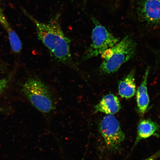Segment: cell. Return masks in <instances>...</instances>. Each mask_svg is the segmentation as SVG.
Returning <instances> with one entry per match:
<instances>
[{"instance_id":"cell-1","label":"cell","mask_w":160,"mask_h":160,"mask_svg":"<svg viewBox=\"0 0 160 160\" xmlns=\"http://www.w3.org/2000/svg\"><path fill=\"white\" fill-rule=\"evenodd\" d=\"M28 15L36 26L38 39L49 50L55 58L65 64H72L71 40L64 33L58 18L56 17L48 23H44Z\"/></svg>"},{"instance_id":"cell-2","label":"cell","mask_w":160,"mask_h":160,"mask_svg":"<svg viewBox=\"0 0 160 160\" xmlns=\"http://www.w3.org/2000/svg\"><path fill=\"white\" fill-rule=\"evenodd\" d=\"M137 44L131 36H127L101 55L102 62L100 71L104 74L115 72L121 65L134 56Z\"/></svg>"},{"instance_id":"cell-3","label":"cell","mask_w":160,"mask_h":160,"mask_svg":"<svg viewBox=\"0 0 160 160\" xmlns=\"http://www.w3.org/2000/svg\"><path fill=\"white\" fill-rule=\"evenodd\" d=\"M24 93L34 107L42 112L53 110L54 103L49 90L41 80L31 78L23 86Z\"/></svg>"},{"instance_id":"cell-4","label":"cell","mask_w":160,"mask_h":160,"mask_svg":"<svg viewBox=\"0 0 160 160\" xmlns=\"http://www.w3.org/2000/svg\"><path fill=\"white\" fill-rule=\"evenodd\" d=\"M94 27L92 32V43L84 56L88 59L102 55L104 52L113 47L119 41L118 39L110 32L97 20L93 19Z\"/></svg>"},{"instance_id":"cell-5","label":"cell","mask_w":160,"mask_h":160,"mask_svg":"<svg viewBox=\"0 0 160 160\" xmlns=\"http://www.w3.org/2000/svg\"><path fill=\"white\" fill-rule=\"evenodd\" d=\"M99 131L108 148L112 151L118 149L125 139L119 122L113 115H107L103 118Z\"/></svg>"},{"instance_id":"cell-6","label":"cell","mask_w":160,"mask_h":160,"mask_svg":"<svg viewBox=\"0 0 160 160\" xmlns=\"http://www.w3.org/2000/svg\"><path fill=\"white\" fill-rule=\"evenodd\" d=\"M138 11L140 17L145 22L160 25V0H141Z\"/></svg>"},{"instance_id":"cell-7","label":"cell","mask_w":160,"mask_h":160,"mask_svg":"<svg viewBox=\"0 0 160 160\" xmlns=\"http://www.w3.org/2000/svg\"><path fill=\"white\" fill-rule=\"evenodd\" d=\"M121 104L117 96L109 94L103 98L95 107V112L113 115L121 109Z\"/></svg>"},{"instance_id":"cell-8","label":"cell","mask_w":160,"mask_h":160,"mask_svg":"<svg viewBox=\"0 0 160 160\" xmlns=\"http://www.w3.org/2000/svg\"><path fill=\"white\" fill-rule=\"evenodd\" d=\"M150 68H147L143 81L137 91V103L138 111L140 115L143 117L147 109L149 103V98L147 91V82Z\"/></svg>"},{"instance_id":"cell-9","label":"cell","mask_w":160,"mask_h":160,"mask_svg":"<svg viewBox=\"0 0 160 160\" xmlns=\"http://www.w3.org/2000/svg\"><path fill=\"white\" fill-rule=\"evenodd\" d=\"M159 128V126L158 124L151 119L142 120L138 125L137 135L134 146L137 145L142 140L157 135Z\"/></svg>"},{"instance_id":"cell-10","label":"cell","mask_w":160,"mask_h":160,"mask_svg":"<svg viewBox=\"0 0 160 160\" xmlns=\"http://www.w3.org/2000/svg\"><path fill=\"white\" fill-rule=\"evenodd\" d=\"M0 23L7 31L10 45L12 50L16 53H18L21 51L22 43L18 36L12 28L5 16L3 12V10L0 7Z\"/></svg>"},{"instance_id":"cell-11","label":"cell","mask_w":160,"mask_h":160,"mask_svg":"<svg viewBox=\"0 0 160 160\" xmlns=\"http://www.w3.org/2000/svg\"><path fill=\"white\" fill-rule=\"evenodd\" d=\"M118 91L119 95L122 98H129L134 95L136 92V85L135 71L133 70L120 82Z\"/></svg>"},{"instance_id":"cell-12","label":"cell","mask_w":160,"mask_h":160,"mask_svg":"<svg viewBox=\"0 0 160 160\" xmlns=\"http://www.w3.org/2000/svg\"><path fill=\"white\" fill-rule=\"evenodd\" d=\"M159 157H160V151L157 152V153L154 154L153 155H152L151 157L143 160H155Z\"/></svg>"},{"instance_id":"cell-13","label":"cell","mask_w":160,"mask_h":160,"mask_svg":"<svg viewBox=\"0 0 160 160\" xmlns=\"http://www.w3.org/2000/svg\"><path fill=\"white\" fill-rule=\"evenodd\" d=\"M7 82L6 80H0V93L5 88Z\"/></svg>"}]
</instances>
